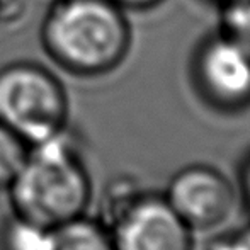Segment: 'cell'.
Masks as SVG:
<instances>
[{"instance_id":"6da1fadb","label":"cell","mask_w":250,"mask_h":250,"mask_svg":"<svg viewBox=\"0 0 250 250\" xmlns=\"http://www.w3.org/2000/svg\"><path fill=\"white\" fill-rule=\"evenodd\" d=\"M41 44L66 73L101 77L128 56L131 27L114 0H55L41 24Z\"/></svg>"},{"instance_id":"7a4b0ae2","label":"cell","mask_w":250,"mask_h":250,"mask_svg":"<svg viewBox=\"0 0 250 250\" xmlns=\"http://www.w3.org/2000/svg\"><path fill=\"white\" fill-rule=\"evenodd\" d=\"M7 192L14 213L41 227L55 228L85 214L92 182L68 128L29 145L26 160Z\"/></svg>"},{"instance_id":"3957f363","label":"cell","mask_w":250,"mask_h":250,"mask_svg":"<svg viewBox=\"0 0 250 250\" xmlns=\"http://www.w3.org/2000/svg\"><path fill=\"white\" fill-rule=\"evenodd\" d=\"M104 223L114 250H192L191 228L167 198L143 192L129 177L109 186Z\"/></svg>"},{"instance_id":"277c9868","label":"cell","mask_w":250,"mask_h":250,"mask_svg":"<svg viewBox=\"0 0 250 250\" xmlns=\"http://www.w3.org/2000/svg\"><path fill=\"white\" fill-rule=\"evenodd\" d=\"M66 121L68 96L50 70L33 62L0 70V123L27 145L63 131Z\"/></svg>"},{"instance_id":"5b68a950","label":"cell","mask_w":250,"mask_h":250,"mask_svg":"<svg viewBox=\"0 0 250 250\" xmlns=\"http://www.w3.org/2000/svg\"><path fill=\"white\" fill-rule=\"evenodd\" d=\"M191 72L196 90L211 107L237 112L250 105V53L223 31L203 40Z\"/></svg>"},{"instance_id":"8992f818","label":"cell","mask_w":250,"mask_h":250,"mask_svg":"<svg viewBox=\"0 0 250 250\" xmlns=\"http://www.w3.org/2000/svg\"><path fill=\"white\" fill-rule=\"evenodd\" d=\"M165 198L189 228L208 230L230 216L235 191L216 168L191 165L174 175Z\"/></svg>"},{"instance_id":"52a82bcc","label":"cell","mask_w":250,"mask_h":250,"mask_svg":"<svg viewBox=\"0 0 250 250\" xmlns=\"http://www.w3.org/2000/svg\"><path fill=\"white\" fill-rule=\"evenodd\" d=\"M48 250H114L104 221L87 214L51 228Z\"/></svg>"},{"instance_id":"ba28073f","label":"cell","mask_w":250,"mask_h":250,"mask_svg":"<svg viewBox=\"0 0 250 250\" xmlns=\"http://www.w3.org/2000/svg\"><path fill=\"white\" fill-rule=\"evenodd\" d=\"M51 228L12 213L0 225V250H48Z\"/></svg>"},{"instance_id":"9c48e42d","label":"cell","mask_w":250,"mask_h":250,"mask_svg":"<svg viewBox=\"0 0 250 250\" xmlns=\"http://www.w3.org/2000/svg\"><path fill=\"white\" fill-rule=\"evenodd\" d=\"M29 145L0 123V191H7L21 170Z\"/></svg>"},{"instance_id":"30bf717a","label":"cell","mask_w":250,"mask_h":250,"mask_svg":"<svg viewBox=\"0 0 250 250\" xmlns=\"http://www.w3.org/2000/svg\"><path fill=\"white\" fill-rule=\"evenodd\" d=\"M221 5L220 31L250 53V0H223Z\"/></svg>"},{"instance_id":"8fae6325","label":"cell","mask_w":250,"mask_h":250,"mask_svg":"<svg viewBox=\"0 0 250 250\" xmlns=\"http://www.w3.org/2000/svg\"><path fill=\"white\" fill-rule=\"evenodd\" d=\"M208 250H250V225L216 237L208 245Z\"/></svg>"},{"instance_id":"7c38bea8","label":"cell","mask_w":250,"mask_h":250,"mask_svg":"<svg viewBox=\"0 0 250 250\" xmlns=\"http://www.w3.org/2000/svg\"><path fill=\"white\" fill-rule=\"evenodd\" d=\"M26 0H0V31L9 29L24 16Z\"/></svg>"},{"instance_id":"4fadbf2b","label":"cell","mask_w":250,"mask_h":250,"mask_svg":"<svg viewBox=\"0 0 250 250\" xmlns=\"http://www.w3.org/2000/svg\"><path fill=\"white\" fill-rule=\"evenodd\" d=\"M125 10H148L160 5L164 0H114Z\"/></svg>"},{"instance_id":"5bb4252c","label":"cell","mask_w":250,"mask_h":250,"mask_svg":"<svg viewBox=\"0 0 250 250\" xmlns=\"http://www.w3.org/2000/svg\"><path fill=\"white\" fill-rule=\"evenodd\" d=\"M240 184H242V192H244V198H245V201H247V204L250 208V155L245 158L244 164H242Z\"/></svg>"},{"instance_id":"9a60e30c","label":"cell","mask_w":250,"mask_h":250,"mask_svg":"<svg viewBox=\"0 0 250 250\" xmlns=\"http://www.w3.org/2000/svg\"><path fill=\"white\" fill-rule=\"evenodd\" d=\"M221 2H223V0H221Z\"/></svg>"}]
</instances>
